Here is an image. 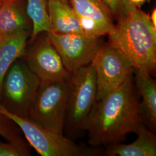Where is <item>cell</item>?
Wrapping results in <instances>:
<instances>
[{
  "label": "cell",
  "mask_w": 156,
  "mask_h": 156,
  "mask_svg": "<svg viewBox=\"0 0 156 156\" xmlns=\"http://www.w3.org/2000/svg\"><path fill=\"white\" fill-rule=\"evenodd\" d=\"M133 74L96 101L85 127L90 145L95 147L120 144L127 134L136 132L141 122Z\"/></svg>",
  "instance_id": "6da1fadb"
},
{
  "label": "cell",
  "mask_w": 156,
  "mask_h": 156,
  "mask_svg": "<svg viewBox=\"0 0 156 156\" xmlns=\"http://www.w3.org/2000/svg\"><path fill=\"white\" fill-rule=\"evenodd\" d=\"M109 44L127 59L134 69L153 75L156 68V27L150 16L135 8L117 19L109 33Z\"/></svg>",
  "instance_id": "7a4b0ae2"
},
{
  "label": "cell",
  "mask_w": 156,
  "mask_h": 156,
  "mask_svg": "<svg viewBox=\"0 0 156 156\" xmlns=\"http://www.w3.org/2000/svg\"><path fill=\"white\" fill-rule=\"evenodd\" d=\"M96 101V76L91 63L71 73L66 121L69 134L76 136L86 131L87 120Z\"/></svg>",
  "instance_id": "3957f363"
},
{
  "label": "cell",
  "mask_w": 156,
  "mask_h": 156,
  "mask_svg": "<svg viewBox=\"0 0 156 156\" xmlns=\"http://www.w3.org/2000/svg\"><path fill=\"white\" fill-rule=\"evenodd\" d=\"M41 82L20 58L13 62L3 79L0 104L6 111L28 118Z\"/></svg>",
  "instance_id": "277c9868"
},
{
  "label": "cell",
  "mask_w": 156,
  "mask_h": 156,
  "mask_svg": "<svg viewBox=\"0 0 156 156\" xmlns=\"http://www.w3.org/2000/svg\"><path fill=\"white\" fill-rule=\"evenodd\" d=\"M69 91V78L41 84L28 119L44 128L62 134L67 117Z\"/></svg>",
  "instance_id": "5b68a950"
},
{
  "label": "cell",
  "mask_w": 156,
  "mask_h": 156,
  "mask_svg": "<svg viewBox=\"0 0 156 156\" xmlns=\"http://www.w3.org/2000/svg\"><path fill=\"white\" fill-rule=\"evenodd\" d=\"M0 113L10 118L19 127L28 143L42 156H84L95 154L73 141L44 128L28 118L19 117L6 111L0 104Z\"/></svg>",
  "instance_id": "8992f818"
},
{
  "label": "cell",
  "mask_w": 156,
  "mask_h": 156,
  "mask_svg": "<svg viewBox=\"0 0 156 156\" xmlns=\"http://www.w3.org/2000/svg\"><path fill=\"white\" fill-rule=\"evenodd\" d=\"M97 83V101L116 89L134 73V68L116 48L101 46L91 62Z\"/></svg>",
  "instance_id": "52a82bcc"
},
{
  "label": "cell",
  "mask_w": 156,
  "mask_h": 156,
  "mask_svg": "<svg viewBox=\"0 0 156 156\" xmlns=\"http://www.w3.org/2000/svg\"><path fill=\"white\" fill-rule=\"evenodd\" d=\"M46 34L70 74L91 64L101 46L98 39L90 38L82 34Z\"/></svg>",
  "instance_id": "ba28073f"
},
{
  "label": "cell",
  "mask_w": 156,
  "mask_h": 156,
  "mask_svg": "<svg viewBox=\"0 0 156 156\" xmlns=\"http://www.w3.org/2000/svg\"><path fill=\"white\" fill-rule=\"evenodd\" d=\"M30 69L39 79L41 84L68 79L71 74L51 43L47 34L41 38L28 53L26 62Z\"/></svg>",
  "instance_id": "9c48e42d"
},
{
  "label": "cell",
  "mask_w": 156,
  "mask_h": 156,
  "mask_svg": "<svg viewBox=\"0 0 156 156\" xmlns=\"http://www.w3.org/2000/svg\"><path fill=\"white\" fill-rule=\"evenodd\" d=\"M86 37L98 39L113 26L111 15L101 0H69Z\"/></svg>",
  "instance_id": "30bf717a"
},
{
  "label": "cell",
  "mask_w": 156,
  "mask_h": 156,
  "mask_svg": "<svg viewBox=\"0 0 156 156\" xmlns=\"http://www.w3.org/2000/svg\"><path fill=\"white\" fill-rule=\"evenodd\" d=\"M135 87L142 101L139 103L141 123L152 132L156 129V83L149 73L134 69Z\"/></svg>",
  "instance_id": "8fae6325"
},
{
  "label": "cell",
  "mask_w": 156,
  "mask_h": 156,
  "mask_svg": "<svg viewBox=\"0 0 156 156\" xmlns=\"http://www.w3.org/2000/svg\"><path fill=\"white\" fill-rule=\"evenodd\" d=\"M135 133L136 140L131 144H117L107 146L105 154L108 156H156V137L143 123L138 126Z\"/></svg>",
  "instance_id": "7c38bea8"
},
{
  "label": "cell",
  "mask_w": 156,
  "mask_h": 156,
  "mask_svg": "<svg viewBox=\"0 0 156 156\" xmlns=\"http://www.w3.org/2000/svg\"><path fill=\"white\" fill-rule=\"evenodd\" d=\"M29 31L15 35L0 34V100L3 79L13 62L26 54Z\"/></svg>",
  "instance_id": "4fadbf2b"
},
{
  "label": "cell",
  "mask_w": 156,
  "mask_h": 156,
  "mask_svg": "<svg viewBox=\"0 0 156 156\" xmlns=\"http://www.w3.org/2000/svg\"><path fill=\"white\" fill-rule=\"evenodd\" d=\"M48 13L51 33L84 34L76 15L68 3L48 0Z\"/></svg>",
  "instance_id": "5bb4252c"
},
{
  "label": "cell",
  "mask_w": 156,
  "mask_h": 156,
  "mask_svg": "<svg viewBox=\"0 0 156 156\" xmlns=\"http://www.w3.org/2000/svg\"><path fill=\"white\" fill-rule=\"evenodd\" d=\"M20 2V0H3L0 5V34L15 35L29 31L27 19Z\"/></svg>",
  "instance_id": "9a60e30c"
},
{
  "label": "cell",
  "mask_w": 156,
  "mask_h": 156,
  "mask_svg": "<svg viewBox=\"0 0 156 156\" xmlns=\"http://www.w3.org/2000/svg\"><path fill=\"white\" fill-rule=\"evenodd\" d=\"M27 12L33 23L31 41L39 34L51 33L48 13V0H27Z\"/></svg>",
  "instance_id": "2e32d148"
},
{
  "label": "cell",
  "mask_w": 156,
  "mask_h": 156,
  "mask_svg": "<svg viewBox=\"0 0 156 156\" xmlns=\"http://www.w3.org/2000/svg\"><path fill=\"white\" fill-rule=\"evenodd\" d=\"M21 130L10 118L0 113V136L8 142H23Z\"/></svg>",
  "instance_id": "e0dca14e"
},
{
  "label": "cell",
  "mask_w": 156,
  "mask_h": 156,
  "mask_svg": "<svg viewBox=\"0 0 156 156\" xmlns=\"http://www.w3.org/2000/svg\"><path fill=\"white\" fill-rule=\"evenodd\" d=\"M31 153L25 141L20 142L0 141V156H28Z\"/></svg>",
  "instance_id": "ac0fdd59"
},
{
  "label": "cell",
  "mask_w": 156,
  "mask_h": 156,
  "mask_svg": "<svg viewBox=\"0 0 156 156\" xmlns=\"http://www.w3.org/2000/svg\"><path fill=\"white\" fill-rule=\"evenodd\" d=\"M111 16L120 17L127 15L134 8H136L131 4L129 0H101Z\"/></svg>",
  "instance_id": "d6986e66"
},
{
  "label": "cell",
  "mask_w": 156,
  "mask_h": 156,
  "mask_svg": "<svg viewBox=\"0 0 156 156\" xmlns=\"http://www.w3.org/2000/svg\"><path fill=\"white\" fill-rule=\"evenodd\" d=\"M131 4L136 8H140L147 0H129Z\"/></svg>",
  "instance_id": "ffe728a7"
},
{
  "label": "cell",
  "mask_w": 156,
  "mask_h": 156,
  "mask_svg": "<svg viewBox=\"0 0 156 156\" xmlns=\"http://www.w3.org/2000/svg\"><path fill=\"white\" fill-rule=\"evenodd\" d=\"M151 22L152 23V24H153V26L156 27V8L153 9V10L152 11L151 14Z\"/></svg>",
  "instance_id": "44dd1931"
},
{
  "label": "cell",
  "mask_w": 156,
  "mask_h": 156,
  "mask_svg": "<svg viewBox=\"0 0 156 156\" xmlns=\"http://www.w3.org/2000/svg\"><path fill=\"white\" fill-rule=\"evenodd\" d=\"M50 1H60L64 2H66V3H68V1H69V0H50Z\"/></svg>",
  "instance_id": "7402d4cb"
},
{
  "label": "cell",
  "mask_w": 156,
  "mask_h": 156,
  "mask_svg": "<svg viewBox=\"0 0 156 156\" xmlns=\"http://www.w3.org/2000/svg\"><path fill=\"white\" fill-rule=\"evenodd\" d=\"M2 1H3V0H0V5H1V4H2Z\"/></svg>",
  "instance_id": "603a6c76"
}]
</instances>
